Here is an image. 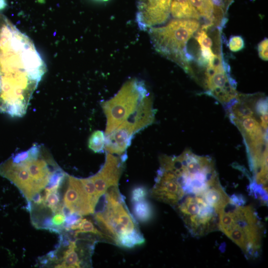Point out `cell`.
Segmentation results:
<instances>
[{"label":"cell","mask_w":268,"mask_h":268,"mask_svg":"<svg viewBox=\"0 0 268 268\" xmlns=\"http://www.w3.org/2000/svg\"><path fill=\"white\" fill-rule=\"evenodd\" d=\"M46 71L31 40L0 13V111L23 116Z\"/></svg>","instance_id":"cell-1"},{"label":"cell","mask_w":268,"mask_h":268,"mask_svg":"<svg viewBox=\"0 0 268 268\" xmlns=\"http://www.w3.org/2000/svg\"><path fill=\"white\" fill-rule=\"evenodd\" d=\"M226 110L241 132L253 178L268 177V101L262 94H240Z\"/></svg>","instance_id":"cell-2"},{"label":"cell","mask_w":268,"mask_h":268,"mask_svg":"<svg viewBox=\"0 0 268 268\" xmlns=\"http://www.w3.org/2000/svg\"><path fill=\"white\" fill-rule=\"evenodd\" d=\"M218 229L240 248L246 258L261 254L264 226L254 208L241 195H233L219 215Z\"/></svg>","instance_id":"cell-3"},{"label":"cell","mask_w":268,"mask_h":268,"mask_svg":"<svg viewBox=\"0 0 268 268\" xmlns=\"http://www.w3.org/2000/svg\"><path fill=\"white\" fill-rule=\"evenodd\" d=\"M229 200L219 183L202 193L184 196L174 207L190 234L201 237L218 229L219 215Z\"/></svg>","instance_id":"cell-4"},{"label":"cell","mask_w":268,"mask_h":268,"mask_svg":"<svg viewBox=\"0 0 268 268\" xmlns=\"http://www.w3.org/2000/svg\"><path fill=\"white\" fill-rule=\"evenodd\" d=\"M101 210L94 219L110 242L125 248H132L145 242L136 221L125 204L118 187H112L105 193Z\"/></svg>","instance_id":"cell-5"},{"label":"cell","mask_w":268,"mask_h":268,"mask_svg":"<svg viewBox=\"0 0 268 268\" xmlns=\"http://www.w3.org/2000/svg\"><path fill=\"white\" fill-rule=\"evenodd\" d=\"M200 27L194 19L175 18L161 26L148 29L151 43L160 54L191 74L194 57L188 53L187 44Z\"/></svg>","instance_id":"cell-6"},{"label":"cell","mask_w":268,"mask_h":268,"mask_svg":"<svg viewBox=\"0 0 268 268\" xmlns=\"http://www.w3.org/2000/svg\"><path fill=\"white\" fill-rule=\"evenodd\" d=\"M143 81L137 78L127 81L111 99L101 103L106 117V135L134 113L143 99L149 94Z\"/></svg>","instance_id":"cell-7"},{"label":"cell","mask_w":268,"mask_h":268,"mask_svg":"<svg viewBox=\"0 0 268 268\" xmlns=\"http://www.w3.org/2000/svg\"><path fill=\"white\" fill-rule=\"evenodd\" d=\"M204 67L201 82L206 93L227 108L236 99L239 93L222 52L216 53L214 58Z\"/></svg>","instance_id":"cell-8"},{"label":"cell","mask_w":268,"mask_h":268,"mask_svg":"<svg viewBox=\"0 0 268 268\" xmlns=\"http://www.w3.org/2000/svg\"><path fill=\"white\" fill-rule=\"evenodd\" d=\"M171 0H137L136 22L141 30L166 22L170 16Z\"/></svg>","instance_id":"cell-9"},{"label":"cell","mask_w":268,"mask_h":268,"mask_svg":"<svg viewBox=\"0 0 268 268\" xmlns=\"http://www.w3.org/2000/svg\"><path fill=\"white\" fill-rule=\"evenodd\" d=\"M151 190V196L156 200L174 207L183 197L175 174L169 169L160 167Z\"/></svg>","instance_id":"cell-10"},{"label":"cell","mask_w":268,"mask_h":268,"mask_svg":"<svg viewBox=\"0 0 268 268\" xmlns=\"http://www.w3.org/2000/svg\"><path fill=\"white\" fill-rule=\"evenodd\" d=\"M126 159V155L118 157L107 152L105 162L101 168L96 174L90 177L99 198L110 187L118 186Z\"/></svg>","instance_id":"cell-11"},{"label":"cell","mask_w":268,"mask_h":268,"mask_svg":"<svg viewBox=\"0 0 268 268\" xmlns=\"http://www.w3.org/2000/svg\"><path fill=\"white\" fill-rule=\"evenodd\" d=\"M0 176L12 183L27 201L31 200L35 193L34 183L25 166L10 158L0 164Z\"/></svg>","instance_id":"cell-12"},{"label":"cell","mask_w":268,"mask_h":268,"mask_svg":"<svg viewBox=\"0 0 268 268\" xmlns=\"http://www.w3.org/2000/svg\"><path fill=\"white\" fill-rule=\"evenodd\" d=\"M68 185L63 199V203L72 213L81 215L94 213L95 208L80 179L67 175Z\"/></svg>","instance_id":"cell-13"},{"label":"cell","mask_w":268,"mask_h":268,"mask_svg":"<svg viewBox=\"0 0 268 268\" xmlns=\"http://www.w3.org/2000/svg\"><path fill=\"white\" fill-rule=\"evenodd\" d=\"M135 133L134 128L131 123L123 122L112 132L105 135L104 150L111 154L122 155L130 146Z\"/></svg>","instance_id":"cell-14"},{"label":"cell","mask_w":268,"mask_h":268,"mask_svg":"<svg viewBox=\"0 0 268 268\" xmlns=\"http://www.w3.org/2000/svg\"><path fill=\"white\" fill-rule=\"evenodd\" d=\"M170 14L175 18L200 20L201 16L189 0H171Z\"/></svg>","instance_id":"cell-15"},{"label":"cell","mask_w":268,"mask_h":268,"mask_svg":"<svg viewBox=\"0 0 268 268\" xmlns=\"http://www.w3.org/2000/svg\"><path fill=\"white\" fill-rule=\"evenodd\" d=\"M77 239L70 241L67 249L63 253V262L56 266V268L81 267L82 262L80 256L83 252L81 250L78 251Z\"/></svg>","instance_id":"cell-16"},{"label":"cell","mask_w":268,"mask_h":268,"mask_svg":"<svg viewBox=\"0 0 268 268\" xmlns=\"http://www.w3.org/2000/svg\"><path fill=\"white\" fill-rule=\"evenodd\" d=\"M201 17L206 21L204 24L208 28L214 27L213 6L210 0H189Z\"/></svg>","instance_id":"cell-17"},{"label":"cell","mask_w":268,"mask_h":268,"mask_svg":"<svg viewBox=\"0 0 268 268\" xmlns=\"http://www.w3.org/2000/svg\"><path fill=\"white\" fill-rule=\"evenodd\" d=\"M134 217L140 222L149 221L153 216V209L150 203L145 199L132 202Z\"/></svg>","instance_id":"cell-18"},{"label":"cell","mask_w":268,"mask_h":268,"mask_svg":"<svg viewBox=\"0 0 268 268\" xmlns=\"http://www.w3.org/2000/svg\"><path fill=\"white\" fill-rule=\"evenodd\" d=\"M70 230L74 231L76 237H77L79 233H90L110 242L107 236L103 232L99 231L90 220L86 218H82L77 223L70 227Z\"/></svg>","instance_id":"cell-19"},{"label":"cell","mask_w":268,"mask_h":268,"mask_svg":"<svg viewBox=\"0 0 268 268\" xmlns=\"http://www.w3.org/2000/svg\"><path fill=\"white\" fill-rule=\"evenodd\" d=\"M105 144V135L99 130L94 131L90 136L88 141L89 148L95 153L103 152Z\"/></svg>","instance_id":"cell-20"},{"label":"cell","mask_w":268,"mask_h":268,"mask_svg":"<svg viewBox=\"0 0 268 268\" xmlns=\"http://www.w3.org/2000/svg\"><path fill=\"white\" fill-rule=\"evenodd\" d=\"M43 198V205L49 207L54 214L61 212V206L63 202H60V195L58 191L45 192Z\"/></svg>","instance_id":"cell-21"},{"label":"cell","mask_w":268,"mask_h":268,"mask_svg":"<svg viewBox=\"0 0 268 268\" xmlns=\"http://www.w3.org/2000/svg\"><path fill=\"white\" fill-rule=\"evenodd\" d=\"M66 176L67 174L61 168L56 170L51 175L48 184L45 187V192L58 191Z\"/></svg>","instance_id":"cell-22"},{"label":"cell","mask_w":268,"mask_h":268,"mask_svg":"<svg viewBox=\"0 0 268 268\" xmlns=\"http://www.w3.org/2000/svg\"><path fill=\"white\" fill-rule=\"evenodd\" d=\"M195 38L200 46L201 51L212 49L213 41L206 30L201 28Z\"/></svg>","instance_id":"cell-23"},{"label":"cell","mask_w":268,"mask_h":268,"mask_svg":"<svg viewBox=\"0 0 268 268\" xmlns=\"http://www.w3.org/2000/svg\"><path fill=\"white\" fill-rule=\"evenodd\" d=\"M84 189L87 194L93 206L95 208L100 198L97 195L93 182L90 177L80 179Z\"/></svg>","instance_id":"cell-24"},{"label":"cell","mask_w":268,"mask_h":268,"mask_svg":"<svg viewBox=\"0 0 268 268\" xmlns=\"http://www.w3.org/2000/svg\"><path fill=\"white\" fill-rule=\"evenodd\" d=\"M147 194V189L144 186H138L134 187L131 194L132 203L145 199Z\"/></svg>","instance_id":"cell-25"},{"label":"cell","mask_w":268,"mask_h":268,"mask_svg":"<svg viewBox=\"0 0 268 268\" xmlns=\"http://www.w3.org/2000/svg\"><path fill=\"white\" fill-rule=\"evenodd\" d=\"M228 45L231 51L238 52L244 48L245 43L241 36H233L230 38Z\"/></svg>","instance_id":"cell-26"},{"label":"cell","mask_w":268,"mask_h":268,"mask_svg":"<svg viewBox=\"0 0 268 268\" xmlns=\"http://www.w3.org/2000/svg\"><path fill=\"white\" fill-rule=\"evenodd\" d=\"M82 218V215L77 213H72L67 216L66 217L64 224V229L66 231H69L70 227L77 223Z\"/></svg>","instance_id":"cell-27"},{"label":"cell","mask_w":268,"mask_h":268,"mask_svg":"<svg viewBox=\"0 0 268 268\" xmlns=\"http://www.w3.org/2000/svg\"><path fill=\"white\" fill-rule=\"evenodd\" d=\"M268 39L265 38L260 42L258 46L259 56L264 61H268Z\"/></svg>","instance_id":"cell-28"},{"label":"cell","mask_w":268,"mask_h":268,"mask_svg":"<svg viewBox=\"0 0 268 268\" xmlns=\"http://www.w3.org/2000/svg\"><path fill=\"white\" fill-rule=\"evenodd\" d=\"M66 217L62 212H57L54 213L52 217V221L54 226L64 228V224L65 222Z\"/></svg>","instance_id":"cell-29"},{"label":"cell","mask_w":268,"mask_h":268,"mask_svg":"<svg viewBox=\"0 0 268 268\" xmlns=\"http://www.w3.org/2000/svg\"><path fill=\"white\" fill-rule=\"evenodd\" d=\"M31 201H33L37 205L43 204L44 198L41 196L40 192L35 193L32 196Z\"/></svg>","instance_id":"cell-30"},{"label":"cell","mask_w":268,"mask_h":268,"mask_svg":"<svg viewBox=\"0 0 268 268\" xmlns=\"http://www.w3.org/2000/svg\"><path fill=\"white\" fill-rule=\"evenodd\" d=\"M6 3L5 0H0V10L5 7Z\"/></svg>","instance_id":"cell-31"},{"label":"cell","mask_w":268,"mask_h":268,"mask_svg":"<svg viewBox=\"0 0 268 268\" xmlns=\"http://www.w3.org/2000/svg\"><path fill=\"white\" fill-rule=\"evenodd\" d=\"M228 0L231 3L232 2L234 1V0Z\"/></svg>","instance_id":"cell-32"},{"label":"cell","mask_w":268,"mask_h":268,"mask_svg":"<svg viewBox=\"0 0 268 268\" xmlns=\"http://www.w3.org/2000/svg\"><path fill=\"white\" fill-rule=\"evenodd\" d=\"M101 0V1H107V0Z\"/></svg>","instance_id":"cell-33"}]
</instances>
